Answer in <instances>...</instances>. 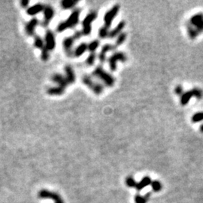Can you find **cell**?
Listing matches in <instances>:
<instances>
[{
    "label": "cell",
    "instance_id": "cell-33",
    "mask_svg": "<svg viewBox=\"0 0 203 203\" xmlns=\"http://www.w3.org/2000/svg\"><path fill=\"white\" fill-rule=\"evenodd\" d=\"M135 202L136 203H147V201L145 199V197L142 196L137 194V195L135 196Z\"/></svg>",
    "mask_w": 203,
    "mask_h": 203
},
{
    "label": "cell",
    "instance_id": "cell-3",
    "mask_svg": "<svg viewBox=\"0 0 203 203\" xmlns=\"http://www.w3.org/2000/svg\"><path fill=\"white\" fill-rule=\"evenodd\" d=\"M202 96H203L202 90H200V89L199 88H193L192 89V90L184 92V93L181 95L180 99L181 105L183 106H187L192 97H196L198 99H201L202 98Z\"/></svg>",
    "mask_w": 203,
    "mask_h": 203
},
{
    "label": "cell",
    "instance_id": "cell-24",
    "mask_svg": "<svg viewBox=\"0 0 203 203\" xmlns=\"http://www.w3.org/2000/svg\"><path fill=\"white\" fill-rule=\"evenodd\" d=\"M109 32H110V31H109V28L103 26L99 29L98 35H99V37L100 38H102V39H105V38H109Z\"/></svg>",
    "mask_w": 203,
    "mask_h": 203
},
{
    "label": "cell",
    "instance_id": "cell-8",
    "mask_svg": "<svg viewBox=\"0 0 203 203\" xmlns=\"http://www.w3.org/2000/svg\"><path fill=\"white\" fill-rule=\"evenodd\" d=\"M38 196L40 199H50L55 202V203H64V201L63 200L62 197L59 195L58 193L52 191L47 190H41L38 192Z\"/></svg>",
    "mask_w": 203,
    "mask_h": 203
},
{
    "label": "cell",
    "instance_id": "cell-28",
    "mask_svg": "<svg viewBox=\"0 0 203 203\" xmlns=\"http://www.w3.org/2000/svg\"><path fill=\"white\" fill-rule=\"evenodd\" d=\"M151 185V187H152V190H153L154 192H159V191H160L163 188V185L162 184H161V182L157 180L152 181Z\"/></svg>",
    "mask_w": 203,
    "mask_h": 203
},
{
    "label": "cell",
    "instance_id": "cell-36",
    "mask_svg": "<svg viewBox=\"0 0 203 203\" xmlns=\"http://www.w3.org/2000/svg\"><path fill=\"white\" fill-rule=\"evenodd\" d=\"M29 4V0H22L20 1V5H21L22 8H28Z\"/></svg>",
    "mask_w": 203,
    "mask_h": 203
},
{
    "label": "cell",
    "instance_id": "cell-17",
    "mask_svg": "<svg viewBox=\"0 0 203 203\" xmlns=\"http://www.w3.org/2000/svg\"><path fill=\"white\" fill-rule=\"evenodd\" d=\"M51 80H52V81H54V83L58 84V86H61V87H64V88H66V87L69 85V84H68L65 76H63L61 74L59 73L54 74V75L51 77Z\"/></svg>",
    "mask_w": 203,
    "mask_h": 203
},
{
    "label": "cell",
    "instance_id": "cell-32",
    "mask_svg": "<svg viewBox=\"0 0 203 203\" xmlns=\"http://www.w3.org/2000/svg\"><path fill=\"white\" fill-rule=\"evenodd\" d=\"M193 27L196 29L197 32H199V34L201 33V32H203V19L201 20V21L199 22L197 24H196L195 26H193Z\"/></svg>",
    "mask_w": 203,
    "mask_h": 203
},
{
    "label": "cell",
    "instance_id": "cell-22",
    "mask_svg": "<svg viewBox=\"0 0 203 203\" xmlns=\"http://www.w3.org/2000/svg\"><path fill=\"white\" fill-rule=\"evenodd\" d=\"M34 46L37 49H40V50H42L45 47L44 41L40 35H34Z\"/></svg>",
    "mask_w": 203,
    "mask_h": 203
},
{
    "label": "cell",
    "instance_id": "cell-23",
    "mask_svg": "<svg viewBox=\"0 0 203 203\" xmlns=\"http://www.w3.org/2000/svg\"><path fill=\"white\" fill-rule=\"evenodd\" d=\"M187 33L189 35V38L191 39H195L199 35V32H197L196 29L193 27V26H191L190 23H187Z\"/></svg>",
    "mask_w": 203,
    "mask_h": 203
},
{
    "label": "cell",
    "instance_id": "cell-9",
    "mask_svg": "<svg viewBox=\"0 0 203 203\" xmlns=\"http://www.w3.org/2000/svg\"><path fill=\"white\" fill-rule=\"evenodd\" d=\"M43 14H44V18H43L42 22H41V26L43 27H47L49 25V23H50V22L54 18L55 11H54V9L53 8L52 6L44 5Z\"/></svg>",
    "mask_w": 203,
    "mask_h": 203
},
{
    "label": "cell",
    "instance_id": "cell-13",
    "mask_svg": "<svg viewBox=\"0 0 203 203\" xmlns=\"http://www.w3.org/2000/svg\"><path fill=\"white\" fill-rule=\"evenodd\" d=\"M116 48L115 45H112L111 44H106L105 45L103 46L101 51L99 52V55H98V59H99V62L102 63H104L106 61V54L109 51L114 50Z\"/></svg>",
    "mask_w": 203,
    "mask_h": 203
},
{
    "label": "cell",
    "instance_id": "cell-25",
    "mask_svg": "<svg viewBox=\"0 0 203 203\" xmlns=\"http://www.w3.org/2000/svg\"><path fill=\"white\" fill-rule=\"evenodd\" d=\"M100 45V41L98 39H95L93 41H90L88 44V50L90 53H95L97 50L98 47Z\"/></svg>",
    "mask_w": 203,
    "mask_h": 203
},
{
    "label": "cell",
    "instance_id": "cell-4",
    "mask_svg": "<svg viewBox=\"0 0 203 203\" xmlns=\"http://www.w3.org/2000/svg\"><path fill=\"white\" fill-rule=\"evenodd\" d=\"M81 80H82L83 84L87 86V87H89L95 94L100 95L103 93V90H104V87L99 83L93 81L90 75H84Z\"/></svg>",
    "mask_w": 203,
    "mask_h": 203
},
{
    "label": "cell",
    "instance_id": "cell-15",
    "mask_svg": "<svg viewBox=\"0 0 203 203\" xmlns=\"http://www.w3.org/2000/svg\"><path fill=\"white\" fill-rule=\"evenodd\" d=\"M126 26V23L125 21L122 20V21L120 22L113 29L109 32V38H115L116 37H118V35H120L121 33H122V31L124 30V29L125 28Z\"/></svg>",
    "mask_w": 203,
    "mask_h": 203
},
{
    "label": "cell",
    "instance_id": "cell-37",
    "mask_svg": "<svg viewBox=\"0 0 203 203\" xmlns=\"http://www.w3.org/2000/svg\"><path fill=\"white\" fill-rule=\"evenodd\" d=\"M151 192H148V193L145 194V195L144 196L145 199H146L147 202H148L149 201V199H150V197H151Z\"/></svg>",
    "mask_w": 203,
    "mask_h": 203
},
{
    "label": "cell",
    "instance_id": "cell-7",
    "mask_svg": "<svg viewBox=\"0 0 203 203\" xmlns=\"http://www.w3.org/2000/svg\"><path fill=\"white\" fill-rule=\"evenodd\" d=\"M120 8H121V6H120L119 4H116V5H114L110 10H109V11L105 14L104 17H103L105 26L108 27L109 29L110 28L114 19L116 17V16L118 15V13H119Z\"/></svg>",
    "mask_w": 203,
    "mask_h": 203
},
{
    "label": "cell",
    "instance_id": "cell-38",
    "mask_svg": "<svg viewBox=\"0 0 203 203\" xmlns=\"http://www.w3.org/2000/svg\"><path fill=\"white\" fill-rule=\"evenodd\" d=\"M200 131H201L202 133H203V124L201 125V127H200Z\"/></svg>",
    "mask_w": 203,
    "mask_h": 203
},
{
    "label": "cell",
    "instance_id": "cell-10",
    "mask_svg": "<svg viewBox=\"0 0 203 203\" xmlns=\"http://www.w3.org/2000/svg\"><path fill=\"white\" fill-rule=\"evenodd\" d=\"M44 44H45V47L49 51L54 50L56 47L55 35H54V32L51 30H50V29L47 30L45 32V35H44Z\"/></svg>",
    "mask_w": 203,
    "mask_h": 203
},
{
    "label": "cell",
    "instance_id": "cell-6",
    "mask_svg": "<svg viewBox=\"0 0 203 203\" xmlns=\"http://www.w3.org/2000/svg\"><path fill=\"white\" fill-rule=\"evenodd\" d=\"M97 17V13L96 11H91L86 15L82 21V32L83 35L87 36L91 33L92 26L91 23L94 21Z\"/></svg>",
    "mask_w": 203,
    "mask_h": 203
},
{
    "label": "cell",
    "instance_id": "cell-19",
    "mask_svg": "<svg viewBox=\"0 0 203 203\" xmlns=\"http://www.w3.org/2000/svg\"><path fill=\"white\" fill-rule=\"evenodd\" d=\"M66 88L61 87V86H57V87H49L47 90V93L50 96H61L65 93Z\"/></svg>",
    "mask_w": 203,
    "mask_h": 203
},
{
    "label": "cell",
    "instance_id": "cell-12",
    "mask_svg": "<svg viewBox=\"0 0 203 203\" xmlns=\"http://www.w3.org/2000/svg\"><path fill=\"white\" fill-rule=\"evenodd\" d=\"M38 23H39V21H38V18L33 17L31 19L25 26V32H26V35H28L29 36H32L35 35V28L37 27Z\"/></svg>",
    "mask_w": 203,
    "mask_h": 203
},
{
    "label": "cell",
    "instance_id": "cell-5",
    "mask_svg": "<svg viewBox=\"0 0 203 203\" xmlns=\"http://www.w3.org/2000/svg\"><path fill=\"white\" fill-rule=\"evenodd\" d=\"M127 60V57L124 52H121V51H118V52L114 53L112 55H111L109 57L108 62H109V69L112 72H115L116 71L117 68V63L118 62H121V63H125Z\"/></svg>",
    "mask_w": 203,
    "mask_h": 203
},
{
    "label": "cell",
    "instance_id": "cell-27",
    "mask_svg": "<svg viewBox=\"0 0 203 203\" xmlns=\"http://www.w3.org/2000/svg\"><path fill=\"white\" fill-rule=\"evenodd\" d=\"M96 53H90L88 55V57L86 59V64L88 66H92L94 65L95 62H96Z\"/></svg>",
    "mask_w": 203,
    "mask_h": 203
},
{
    "label": "cell",
    "instance_id": "cell-2",
    "mask_svg": "<svg viewBox=\"0 0 203 203\" xmlns=\"http://www.w3.org/2000/svg\"><path fill=\"white\" fill-rule=\"evenodd\" d=\"M93 75L103 81L106 87H112L115 85V80L113 75L106 72L102 66H98L95 68L93 72Z\"/></svg>",
    "mask_w": 203,
    "mask_h": 203
},
{
    "label": "cell",
    "instance_id": "cell-16",
    "mask_svg": "<svg viewBox=\"0 0 203 203\" xmlns=\"http://www.w3.org/2000/svg\"><path fill=\"white\" fill-rule=\"evenodd\" d=\"M44 8V5L41 3H37L32 6L29 7L26 10V14L29 16H35L38 13L43 11Z\"/></svg>",
    "mask_w": 203,
    "mask_h": 203
},
{
    "label": "cell",
    "instance_id": "cell-34",
    "mask_svg": "<svg viewBox=\"0 0 203 203\" xmlns=\"http://www.w3.org/2000/svg\"><path fill=\"white\" fill-rule=\"evenodd\" d=\"M175 93L178 96H181L184 93V89L183 87L181 85H178L176 86L175 89Z\"/></svg>",
    "mask_w": 203,
    "mask_h": 203
},
{
    "label": "cell",
    "instance_id": "cell-30",
    "mask_svg": "<svg viewBox=\"0 0 203 203\" xmlns=\"http://www.w3.org/2000/svg\"><path fill=\"white\" fill-rule=\"evenodd\" d=\"M126 184L127 185V187L131 188H136V184H137V182L136 181L134 178L131 176L130 177H127L126 179Z\"/></svg>",
    "mask_w": 203,
    "mask_h": 203
},
{
    "label": "cell",
    "instance_id": "cell-26",
    "mask_svg": "<svg viewBox=\"0 0 203 203\" xmlns=\"http://www.w3.org/2000/svg\"><path fill=\"white\" fill-rule=\"evenodd\" d=\"M127 35L126 32H122V33L120 34V35L117 37L116 41H115V47H119V46L122 45V44L125 42L126 40H127Z\"/></svg>",
    "mask_w": 203,
    "mask_h": 203
},
{
    "label": "cell",
    "instance_id": "cell-14",
    "mask_svg": "<svg viewBox=\"0 0 203 203\" xmlns=\"http://www.w3.org/2000/svg\"><path fill=\"white\" fill-rule=\"evenodd\" d=\"M64 70L65 73H66L65 78H66L68 84H69V85L73 84L75 82V81H76V75H75V72H74L73 68H72L70 65H67V66H65Z\"/></svg>",
    "mask_w": 203,
    "mask_h": 203
},
{
    "label": "cell",
    "instance_id": "cell-1",
    "mask_svg": "<svg viewBox=\"0 0 203 203\" xmlns=\"http://www.w3.org/2000/svg\"><path fill=\"white\" fill-rule=\"evenodd\" d=\"M81 10L80 8H75L73 10L70 15L65 21L60 22L57 26V32H63L66 31L67 29H72L76 26L79 22L80 14H81Z\"/></svg>",
    "mask_w": 203,
    "mask_h": 203
},
{
    "label": "cell",
    "instance_id": "cell-18",
    "mask_svg": "<svg viewBox=\"0 0 203 203\" xmlns=\"http://www.w3.org/2000/svg\"><path fill=\"white\" fill-rule=\"evenodd\" d=\"M88 50V44L86 42H82L75 47V50H73V56L75 57H80L84 54V53Z\"/></svg>",
    "mask_w": 203,
    "mask_h": 203
},
{
    "label": "cell",
    "instance_id": "cell-35",
    "mask_svg": "<svg viewBox=\"0 0 203 203\" xmlns=\"http://www.w3.org/2000/svg\"><path fill=\"white\" fill-rule=\"evenodd\" d=\"M83 35H83L82 31H75V32L74 33V35H72V37H73L74 39L76 41V40L80 39V38H81Z\"/></svg>",
    "mask_w": 203,
    "mask_h": 203
},
{
    "label": "cell",
    "instance_id": "cell-21",
    "mask_svg": "<svg viewBox=\"0 0 203 203\" xmlns=\"http://www.w3.org/2000/svg\"><path fill=\"white\" fill-rule=\"evenodd\" d=\"M78 3V1H75V0H63L60 2V5L63 9L69 10L73 8Z\"/></svg>",
    "mask_w": 203,
    "mask_h": 203
},
{
    "label": "cell",
    "instance_id": "cell-31",
    "mask_svg": "<svg viewBox=\"0 0 203 203\" xmlns=\"http://www.w3.org/2000/svg\"><path fill=\"white\" fill-rule=\"evenodd\" d=\"M49 57H50V54H49V50L46 48L45 47L41 50V58L42 60V61L47 62L49 60Z\"/></svg>",
    "mask_w": 203,
    "mask_h": 203
},
{
    "label": "cell",
    "instance_id": "cell-29",
    "mask_svg": "<svg viewBox=\"0 0 203 203\" xmlns=\"http://www.w3.org/2000/svg\"><path fill=\"white\" fill-rule=\"evenodd\" d=\"M191 120H192V121L193 123L201 122L202 121H203V112H197V113L194 114V115H193Z\"/></svg>",
    "mask_w": 203,
    "mask_h": 203
},
{
    "label": "cell",
    "instance_id": "cell-20",
    "mask_svg": "<svg viewBox=\"0 0 203 203\" xmlns=\"http://www.w3.org/2000/svg\"><path fill=\"white\" fill-rule=\"evenodd\" d=\"M151 182H152V181H151V178L148 177V176L144 177L140 181L138 182L137 184H136V189L138 191L142 190H143L145 187H148V185L151 184Z\"/></svg>",
    "mask_w": 203,
    "mask_h": 203
},
{
    "label": "cell",
    "instance_id": "cell-11",
    "mask_svg": "<svg viewBox=\"0 0 203 203\" xmlns=\"http://www.w3.org/2000/svg\"><path fill=\"white\" fill-rule=\"evenodd\" d=\"M75 40L72 36H69L65 38L63 40V47L64 49L65 53L68 57H72L73 55V50H72V47H73L74 42Z\"/></svg>",
    "mask_w": 203,
    "mask_h": 203
}]
</instances>
